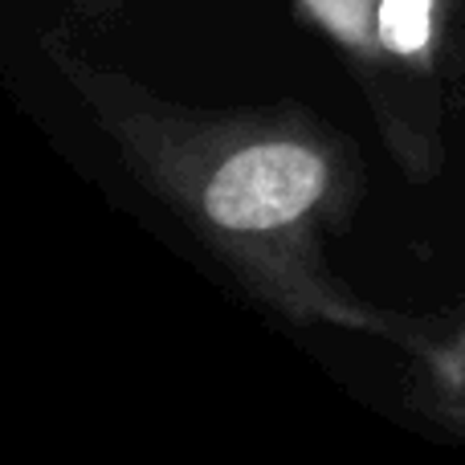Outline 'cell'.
Returning a JSON list of instances; mask_svg holds the SVG:
<instances>
[{"label": "cell", "instance_id": "obj_2", "mask_svg": "<svg viewBox=\"0 0 465 465\" xmlns=\"http://www.w3.org/2000/svg\"><path fill=\"white\" fill-rule=\"evenodd\" d=\"M351 78L380 147L433 184L465 111V0H290Z\"/></svg>", "mask_w": 465, "mask_h": 465}, {"label": "cell", "instance_id": "obj_4", "mask_svg": "<svg viewBox=\"0 0 465 465\" xmlns=\"http://www.w3.org/2000/svg\"><path fill=\"white\" fill-rule=\"evenodd\" d=\"M135 0H70V13L78 16L82 25L98 29V25H114Z\"/></svg>", "mask_w": 465, "mask_h": 465}, {"label": "cell", "instance_id": "obj_3", "mask_svg": "<svg viewBox=\"0 0 465 465\" xmlns=\"http://www.w3.org/2000/svg\"><path fill=\"white\" fill-rule=\"evenodd\" d=\"M409 360L420 380V409L465 441V314L437 322L433 339Z\"/></svg>", "mask_w": 465, "mask_h": 465}, {"label": "cell", "instance_id": "obj_1", "mask_svg": "<svg viewBox=\"0 0 465 465\" xmlns=\"http://www.w3.org/2000/svg\"><path fill=\"white\" fill-rule=\"evenodd\" d=\"M37 54L123 172L249 302L290 327L380 339L404 355L433 339V319L360 294L335 265V245L368 201V160L343 127L298 98L249 106L172 98L103 57L70 21H49Z\"/></svg>", "mask_w": 465, "mask_h": 465}]
</instances>
